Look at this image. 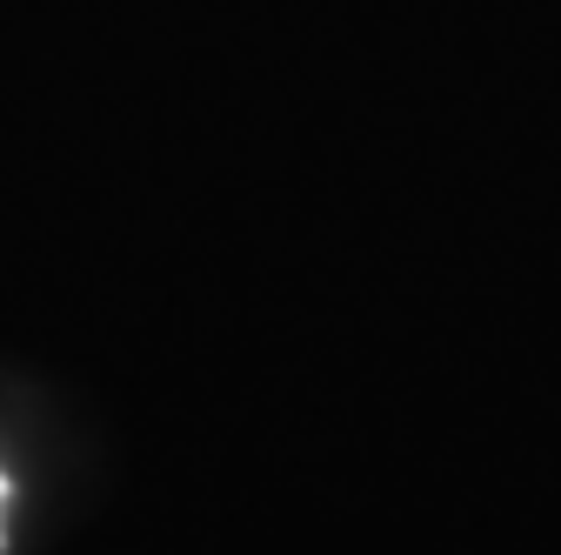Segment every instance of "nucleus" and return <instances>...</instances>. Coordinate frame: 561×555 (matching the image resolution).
<instances>
[{"instance_id":"1","label":"nucleus","mask_w":561,"mask_h":555,"mask_svg":"<svg viewBox=\"0 0 561 555\" xmlns=\"http://www.w3.org/2000/svg\"><path fill=\"white\" fill-rule=\"evenodd\" d=\"M0 496H8V482H0Z\"/></svg>"}]
</instances>
